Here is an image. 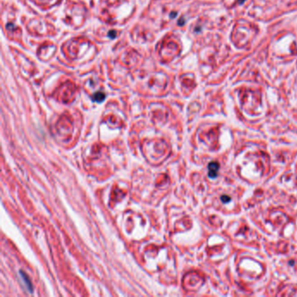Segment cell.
<instances>
[{"label":"cell","mask_w":297,"mask_h":297,"mask_svg":"<svg viewBox=\"0 0 297 297\" xmlns=\"http://www.w3.org/2000/svg\"><path fill=\"white\" fill-rule=\"evenodd\" d=\"M220 169V165L216 161H212L208 164V176L214 179L218 176V171Z\"/></svg>","instance_id":"6da1fadb"},{"label":"cell","mask_w":297,"mask_h":297,"mask_svg":"<svg viewBox=\"0 0 297 297\" xmlns=\"http://www.w3.org/2000/svg\"><path fill=\"white\" fill-rule=\"evenodd\" d=\"M105 98H106V95H105V93H101V92H98L96 93H94L93 95V100L95 101V102H98V103H101L104 101Z\"/></svg>","instance_id":"7a4b0ae2"},{"label":"cell","mask_w":297,"mask_h":297,"mask_svg":"<svg viewBox=\"0 0 297 297\" xmlns=\"http://www.w3.org/2000/svg\"><path fill=\"white\" fill-rule=\"evenodd\" d=\"M220 200H221V201H222L223 203H228V202L231 201V198H230V196H228V195H222V196L220 197Z\"/></svg>","instance_id":"3957f363"},{"label":"cell","mask_w":297,"mask_h":297,"mask_svg":"<svg viewBox=\"0 0 297 297\" xmlns=\"http://www.w3.org/2000/svg\"><path fill=\"white\" fill-rule=\"evenodd\" d=\"M108 36H109V38L114 39L115 36H116V31H110L109 33H108Z\"/></svg>","instance_id":"277c9868"},{"label":"cell","mask_w":297,"mask_h":297,"mask_svg":"<svg viewBox=\"0 0 297 297\" xmlns=\"http://www.w3.org/2000/svg\"><path fill=\"white\" fill-rule=\"evenodd\" d=\"M176 16V12H174V13H172V16H171V17H175Z\"/></svg>","instance_id":"5b68a950"},{"label":"cell","mask_w":297,"mask_h":297,"mask_svg":"<svg viewBox=\"0 0 297 297\" xmlns=\"http://www.w3.org/2000/svg\"><path fill=\"white\" fill-rule=\"evenodd\" d=\"M244 1H245V0H238V2H239L240 4H242Z\"/></svg>","instance_id":"8992f818"},{"label":"cell","mask_w":297,"mask_h":297,"mask_svg":"<svg viewBox=\"0 0 297 297\" xmlns=\"http://www.w3.org/2000/svg\"><path fill=\"white\" fill-rule=\"evenodd\" d=\"M293 264H294V263H293V260H291V261H290V265H293Z\"/></svg>","instance_id":"52a82bcc"}]
</instances>
